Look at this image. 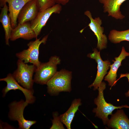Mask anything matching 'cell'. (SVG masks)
<instances>
[{
  "instance_id": "18",
  "label": "cell",
  "mask_w": 129,
  "mask_h": 129,
  "mask_svg": "<svg viewBox=\"0 0 129 129\" xmlns=\"http://www.w3.org/2000/svg\"><path fill=\"white\" fill-rule=\"evenodd\" d=\"M81 104L80 99H74L68 110L64 113L59 116L61 122L68 129H71V123L75 114L78 109L79 107Z\"/></svg>"
},
{
  "instance_id": "12",
  "label": "cell",
  "mask_w": 129,
  "mask_h": 129,
  "mask_svg": "<svg viewBox=\"0 0 129 129\" xmlns=\"http://www.w3.org/2000/svg\"><path fill=\"white\" fill-rule=\"evenodd\" d=\"M39 12L36 0H31L24 5L20 12L17 17L18 23L22 24L32 21L36 17Z\"/></svg>"
},
{
  "instance_id": "4",
  "label": "cell",
  "mask_w": 129,
  "mask_h": 129,
  "mask_svg": "<svg viewBox=\"0 0 129 129\" xmlns=\"http://www.w3.org/2000/svg\"><path fill=\"white\" fill-rule=\"evenodd\" d=\"M17 63V68L12 74L13 76L23 87L29 90H33L34 81L32 77L36 67L33 64L28 65L19 59Z\"/></svg>"
},
{
  "instance_id": "14",
  "label": "cell",
  "mask_w": 129,
  "mask_h": 129,
  "mask_svg": "<svg viewBox=\"0 0 129 129\" xmlns=\"http://www.w3.org/2000/svg\"><path fill=\"white\" fill-rule=\"evenodd\" d=\"M129 56V53L126 51L124 47L122 48L121 53L117 57H115V60H112L113 63L110 65V70L107 75L105 77L104 80L108 83V85L111 88L114 86L116 84L117 77V73L119 67L121 65L122 60L125 59L126 57Z\"/></svg>"
},
{
  "instance_id": "16",
  "label": "cell",
  "mask_w": 129,
  "mask_h": 129,
  "mask_svg": "<svg viewBox=\"0 0 129 129\" xmlns=\"http://www.w3.org/2000/svg\"><path fill=\"white\" fill-rule=\"evenodd\" d=\"M107 124L109 128L114 129H129V119L124 110H118L111 115Z\"/></svg>"
},
{
  "instance_id": "11",
  "label": "cell",
  "mask_w": 129,
  "mask_h": 129,
  "mask_svg": "<svg viewBox=\"0 0 129 129\" xmlns=\"http://www.w3.org/2000/svg\"><path fill=\"white\" fill-rule=\"evenodd\" d=\"M31 0H0V6L2 7L4 4H8V14L13 29L17 26L18 14L27 2Z\"/></svg>"
},
{
  "instance_id": "21",
  "label": "cell",
  "mask_w": 129,
  "mask_h": 129,
  "mask_svg": "<svg viewBox=\"0 0 129 129\" xmlns=\"http://www.w3.org/2000/svg\"><path fill=\"white\" fill-rule=\"evenodd\" d=\"M53 119L52 120V125L50 129H64V128L57 112L53 113Z\"/></svg>"
},
{
  "instance_id": "22",
  "label": "cell",
  "mask_w": 129,
  "mask_h": 129,
  "mask_svg": "<svg viewBox=\"0 0 129 129\" xmlns=\"http://www.w3.org/2000/svg\"><path fill=\"white\" fill-rule=\"evenodd\" d=\"M124 77H126L127 78L129 82V73H126V74H121L120 75V77L117 80H116V83L117 82L119 79ZM125 95L127 97H129V89L128 91L125 93Z\"/></svg>"
},
{
  "instance_id": "5",
  "label": "cell",
  "mask_w": 129,
  "mask_h": 129,
  "mask_svg": "<svg viewBox=\"0 0 129 129\" xmlns=\"http://www.w3.org/2000/svg\"><path fill=\"white\" fill-rule=\"evenodd\" d=\"M48 36H45L41 40L40 38H37L35 41L30 42L27 44L28 48L16 53V57L25 63H32L37 68H38L41 63L38 59L39 47L42 43H45Z\"/></svg>"
},
{
  "instance_id": "8",
  "label": "cell",
  "mask_w": 129,
  "mask_h": 129,
  "mask_svg": "<svg viewBox=\"0 0 129 129\" xmlns=\"http://www.w3.org/2000/svg\"><path fill=\"white\" fill-rule=\"evenodd\" d=\"M62 8L61 5L57 4L50 8L39 12L36 17L30 23L37 38L52 15L53 13L59 14Z\"/></svg>"
},
{
  "instance_id": "17",
  "label": "cell",
  "mask_w": 129,
  "mask_h": 129,
  "mask_svg": "<svg viewBox=\"0 0 129 129\" xmlns=\"http://www.w3.org/2000/svg\"><path fill=\"white\" fill-rule=\"evenodd\" d=\"M8 6L6 3L4 4L1 8L0 15V22L2 23L5 33V42L7 45L9 46V39L13 29L11 19L8 12Z\"/></svg>"
},
{
  "instance_id": "13",
  "label": "cell",
  "mask_w": 129,
  "mask_h": 129,
  "mask_svg": "<svg viewBox=\"0 0 129 129\" xmlns=\"http://www.w3.org/2000/svg\"><path fill=\"white\" fill-rule=\"evenodd\" d=\"M35 38H37L31 24L27 22L22 24L18 23L13 29L10 39L14 41L19 38L29 40Z\"/></svg>"
},
{
  "instance_id": "15",
  "label": "cell",
  "mask_w": 129,
  "mask_h": 129,
  "mask_svg": "<svg viewBox=\"0 0 129 129\" xmlns=\"http://www.w3.org/2000/svg\"><path fill=\"white\" fill-rule=\"evenodd\" d=\"M126 0H98L103 5V12H107L108 16L117 19L122 20L125 16L121 13L120 7Z\"/></svg>"
},
{
  "instance_id": "9",
  "label": "cell",
  "mask_w": 129,
  "mask_h": 129,
  "mask_svg": "<svg viewBox=\"0 0 129 129\" xmlns=\"http://www.w3.org/2000/svg\"><path fill=\"white\" fill-rule=\"evenodd\" d=\"M84 14L90 19V22L88 26L94 32L97 40V48L100 50L106 48L108 42L106 35L103 34L104 28L101 25L102 21L99 17L93 18L91 12L89 11H86Z\"/></svg>"
},
{
  "instance_id": "2",
  "label": "cell",
  "mask_w": 129,
  "mask_h": 129,
  "mask_svg": "<svg viewBox=\"0 0 129 129\" xmlns=\"http://www.w3.org/2000/svg\"><path fill=\"white\" fill-rule=\"evenodd\" d=\"M72 78L71 72L64 69L57 71L46 84L48 92L54 95L61 92H70Z\"/></svg>"
},
{
  "instance_id": "10",
  "label": "cell",
  "mask_w": 129,
  "mask_h": 129,
  "mask_svg": "<svg viewBox=\"0 0 129 129\" xmlns=\"http://www.w3.org/2000/svg\"><path fill=\"white\" fill-rule=\"evenodd\" d=\"M0 81H5L7 83L6 86L2 91L3 96L5 97L10 90H18L23 92L26 98L25 101L28 104L33 103L35 102V98L33 95V90H29L20 86L14 78L12 74H9L6 77L0 79Z\"/></svg>"
},
{
  "instance_id": "6",
  "label": "cell",
  "mask_w": 129,
  "mask_h": 129,
  "mask_svg": "<svg viewBox=\"0 0 129 129\" xmlns=\"http://www.w3.org/2000/svg\"><path fill=\"white\" fill-rule=\"evenodd\" d=\"M28 104L22 100L19 102H13L9 105V118L11 120L18 121L19 129H29L36 122L35 121L27 120L24 118V110Z\"/></svg>"
},
{
  "instance_id": "1",
  "label": "cell",
  "mask_w": 129,
  "mask_h": 129,
  "mask_svg": "<svg viewBox=\"0 0 129 129\" xmlns=\"http://www.w3.org/2000/svg\"><path fill=\"white\" fill-rule=\"evenodd\" d=\"M106 85L105 82H102L99 87L98 95L94 100V103L97 107L93 108L92 111L95 113V116L102 119L104 125L107 124L109 119L108 116L111 115L114 110L124 108H129V106L127 105L116 106L107 103L105 101L103 95V91L106 88Z\"/></svg>"
},
{
  "instance_id": "20",
  "label": "cell",
  "mask_w": 129,
  "mask_h": 129,
  "mask_svg": "<svg viewBox=\"0 0 129 129\" xmlns=\"http://www.w3.org/2000/svg\"><path fill=\"white\" fill-rule=\"evenodd\" d=\"M39 11H41L51 7L55 4L54 0H36Z\"/></svg>"
},
{
  "instance_id": "3",
  "label": "cell",
  "mask_w": 129,
  "mask_h": 129,
  "mask_svg": "<svg viewBox=\"0 0 129 129\" xmlns=\"http://www.w3.org/2000/svg\"><path fill=\"white\" fill-rule=\"evenodd\" d=\"M60 61L59 57L54 56L50 58L48 62L41 63L35 71L34 82L41 85L46 84L57 72V66Z\"/></svg>"
},
{
  "instance_id": "23",
  "label": "cell",
  "mask_w": 129,
  "mask_h": 129,
  "mask_svg": "<svg viewBox=\"0 0 129 129\" xmlns=\"http://www.w3.org/2000/svg\"><path fill=\"white\" fill-rule=\"evenodd\" d=\"M56 3L60 5H64L67 4L69 0H54Z\"/></svg>"
},
{
  "instance_id": "7",
  "label": "cell",
  "mask_w": 129,
  "mask_h": 129,
  "mask_svg": "<svg viewBox=\"0 0 129 129\" xmlns=\"http://www.w3.org/2000/svg\"><path fill=\"white\" fill-rule=\"evenodd\" d=\"M93 50V52L89 54L88 56L95 60L97 64V70L94 81L88 87H93V90H95L98 89L104 76L108 73L107 71L110 67L111 63L108 60L103 61L101 57L100 51H98L96 48Z\"/></svg>"
},
{
  "instance_id": "19",
  "label": "cell",
  "mask_w": 129,
  "mask_h": 129,
  "mask_svg": "<svg viewBox=\"0 0 129 129\" xmlns=\"http://www.w3.org/2000/svg\"><path fill=\"white\" fill-rule=\"evenodd\" d=\"M108 37L111 42L114 43H119L125 41H129V29L122 31L112 30L110 31Z\"/></svg>"
}]
</instances>
